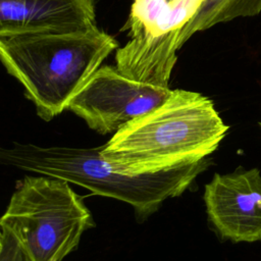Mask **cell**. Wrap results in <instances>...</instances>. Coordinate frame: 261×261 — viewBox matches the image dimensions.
<instances>
[{
	"label": "cell",
	"mask_w": 261,
	"mask_h": 261,
	"mask_svg": "<svg viewBox=\"0 0 261 261\" xmlns=\"http://www.w3.org/2000/svg\"><path fill=\"white\" fill-rule=\"evenodd\" d=\"M0 164L84 187L95 195L129 204L143 221L168 198L181 195L209 165L207 157L156 172L127 174L118 171L96 148L41 147L14 143L0 147Z\"/></svg>",
	"instance_id": "3957f363"
},
{
	"label": "cell",
	"mask_w": 261,
	"mask_h": 261,
	"mask_svg": "<svg viewBox=\"0 0 261 261\" xmlns=\"http://www.w3.org/2000/svg\"><path fill=\"white\" fill-rule=\"evenodd\" d=\"M167 1H171V0H167Z\"/></svg>",
	"instance_id": "7c38bea8"
},
{
	"label": "cell",
	"mask_w": 261,
	"mask_h": 261,
	"mask_svg": "<svg viewBox=\"0 0 261 261\" xmlns=\"http://www.w3.org/2000/svg\"><path fill=\"white\" fill-rule=\"evenodd\" d=\"M260 12L261 0H204L199 12L184 28L180 46L198 32L238 17L255 16Z\"/></svg>",
	"instance_id": "9c48e42d"
},
{
	"label": "cell",
	"mask_w": 261,
	"mask_h": 261,
	"mask_svg": "<svg viewBox=\"0 0 261 261\" xmlns=\"http://www.w3.org/2000/svg\"><path fill=\"white\" fill-rule=\"evenodd\" d=\"M117 49L97 25L64 31L0 35V61L24 88L38 115L49 121Z\"/></svg>",
	"instance_id": "7a4b0ae2"
},
{
	"label": "cell",
	"mask_w": 261,
	"mask_h": 261,
	"mask_svg": "<svg viewBox=\"0 0 261 261\" xmlns=\"http://www.w3.org/2000/svg\"><path fill=\"white\" fill-rule=\"evenodd\" d=\"M96 0H0V35L96 25Z\"/></svg>",
	"instance_id": "52a82bcc"
},
{
	"label": "cell",
	"mask_w": 261,
	"mask_h": 261,
	"mask_svg": "<svg viewBox=\"0 0 261 261\" xmlns=\"http://www.w3.org/2000/svg\"><path fill=\"white\" fill-rule=\"evenodd\" d=\"M208 218L222 239L232 243L261 240V173L258 168L215 173L205 186Z\"/></svg>",
	"instance_id": "8992f818"
},
{
	"label": "cell",
	"mask_w": 261,
	"mask_h": 261,
	"mask_svg": "<svg viewBox=\"0 0 261 261\" xmlns=\"http://www.w3.org/2000/svg\"><path fill=\"white\" fill-rule=\"evenodd\" d=\"M94 226L91 212L69 182L25 176L0 217V261H61Z\"/></svg>",
	"instance_id": "277c9868"
},
{
	"label": "cell",
	"mask_w": 261,
	"mask_h": 261,
	"mask_svg": "<svg viewBox=\"0 0 261 261\" xmlns=\"http://www.w3.org/2000/svg\"><path fill=\"white\" fill-rule=\"evenodd\" d=\"M227 130L210 98L177 89L160 106L114 133L101 146V155L122 173L156 172L207 157Z\"/></svg>",
	"instance_id": "6da1fadb"
},
{
	"label": "cell",
	"mask_w": 261,
	"mask_h": 261,
	"mask_svg": "<svg viewBox=\"0 0 261 261\" xmlns=\"http://www.w3.org/2000/svg\"><path fill=\"white\" fill-rule=\"evenodd\" d=\"M181 30H157L128 36L130 40L116 49V67L139 82L168 87L176 62Z\"/></svg>",
	"instance_id": "ba28073f"
},
{
	"label": "cell",
	"mask_w": 261,
	"mask_h": 261,
	"mask_svg": "<svg viewBox=\"0 0 261 261\" xmlns=\"http://www.w3.org/2000/svg\"><path fill=\"white\" fill-rule=\"evenodd\" d=\"M0 247H1V233H0Z\"/></svg>",
	"instance_id": "8fae6325"
},
{
	"label": "cell",
	"mask_w": 261,
	"mask_h": 261,
	"mask_svg": "<svg viewBox=\"0 0 261 261\" xmlns=\"http://www.w3.org/2000/svg\"><path fill=\"white\" fill-rule=\"evenodd\" d=\"M260 126H261V124H260Z\"/></svg>",
	"instance_id": "4fadbf2b"
},
{
	"label": "cell",
	"mask_w": 261,
	"mask_h": 261,
	"mask_svg": "<svg viewBox=\"0 0 261 261\" xmlns=\"http://www.w3.org/2000/svg\"><path fill=\"white\" fill-rule=\"evenodd\" d=\"M169 6L167 0H133L130 13L125 23L128 36L155 27L166 13Z\"/></svg>",
	"instance_id": "30bf717a"
},
{
	"label": "cell",
	"mask_w": 261,
	"mask_h": 261,
	"mask_svg": "<svg viewBox=\"0 0 261 261\" xmlns=\"http://www.w3.org/2000/svg\"><path fill=\"white\" fill-rule=\"evenodd\" d=\"M169 87L139 82L116 66H100L72 96L66 109L99 134L116 133L170 96Z\"/></svg>",
	"instance_id": "5b68a950"
}]
</instances>
